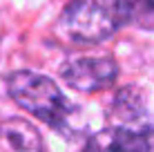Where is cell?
Wrapping results in <instances>:
<instances>
[{
  "label": "cell",
  "mask_w": 154,
  "mask_h": 152,
  "mask_svg": "<svg viewBox=\"0 0 154 152\" xmlns=\"http://www.w3.org/2000/svg\"><path fill=\"white\" fill-rule=\"evenodd\" d=\"M130 18V0H72L58 20V29L72 43L94 45L116 34Z\"/></svg>",
  "instance_id": "obj_1"
},
{
  "label": "cell",
  "mask_w": 154,
  "mask_h": 152,
  "mask_svg": "<svg viewBox=\"0 0 154 152\" xmlns=\"http://www.w3.org/2000/svg\"><path fill=\"white\" fill-rule=\"evenodd\" d=\"M7 87L9 96L23 110H27L31 116L40 119L42 123L60 130L69 121L72 105L51 78L29 70H20L9 76Z\"/></svg>",
  "instance_id": "obj_2"
},
{
  "label": "cell",
  "mask_w": 154,
  "mask_h": 152,
  "mask_svg": "<svg viewBox=\"0 0 154 152\" xmlns=\"http://www.w3.org/2000/svg\"><path fill=\"white\" fill-rule=\"evenodd\" d=\"M60 76L69 87L78 92H96L105 90L116 81L119 76V65L103 56V58H94V56H76L63 63Z\"/></svg>",
  "instance_id": "obj_3"
},
{
  "label": "cell",
  "mask_w": 154,
  "mask_h": 152,
  "mask_svg": "<svg viewBox=\"0 0 154 152\" xmlns=\"http://www.w3.org/2000/svg\"><path fill=\"white\" fill-rule=\"evenodd\" d=\"M109 116L112 121H116V128L132 130L139 134H145L154 128V114L147 105V96L136 85H127L116 94Z\"/></svg>",
  "instance_id": "obj_4"
},
{
  "label": "cell",
  "mask_w": 154,
  "mask_h": 152,
  "mask_svg": "<svg viewBox=\"0 0 154 152\" xmlns=\"http://www.w3.org/2000/svg\"><path fill=\"white\" fill-rule=\"evenodd\" d=\"M85 152H150L145 134L123 128H107L96 132L87 143Z\"/></svg>",
  "instance_id": "obj_5"
},
{
  "label": "cell",
  "mask_w": 154,
  "mask_h": 152,
  "mask_svg": "<svg viewBox=\"0 0 154 152\" xmlns=\"http://www.w3.org/2000/svg\"><path fill=\"white\" fill-rule=\"evenodd\" d=\"M0 152H45L38 130L23 119L0 123Z\"/></svg>",
  "instance_id": "obj_6"
},
{
  "label": "cell",
  "mask_w": 154,
  "mask_h": 152,
  "mask_svg": "<svg viewBox=\"0 0 154 152\" xmlns=\"http://www.w3.org/2000/svg\"><path fill=\"white\" fill-rule=\"evenodd\" d=\"M145 7H147V9H150V11L154 14V0H145Z\"/></svg>",
  "instance_id": "obj_7"
}]
</instances>
